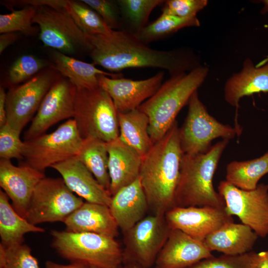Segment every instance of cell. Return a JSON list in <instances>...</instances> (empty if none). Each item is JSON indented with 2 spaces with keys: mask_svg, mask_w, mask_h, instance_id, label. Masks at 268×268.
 <instances>
[{
  "mask_svg": "<svg viewBox=\"0 0 268 268\" xmlns=\"http://www.w3.org/2000/svg\"><path fill=\"white\" fill-rule=\"evenodd\" d=\"M85 34L90 45L89 54L93 64L110 71L152 67L165 69L173 76L197 67L190 54L150 48L128 30H113L107 34Z\"/></svg>",
  "mask_w": 268,
  "mask_h": 268,
  "instance_id": "cell-1",
  "label": "cell"
},
{
  "mask_svg": "<svg viewBox=\"0 0 268 268\" xmlns=\"http://www.w3.org/2000/svg\"><path fill=\"white\" fill-rule=\"evenodd\" d=\"M176 121L142 157L139 178L152 214L164 215L175 207L184 153Z\"/></svg>",
  "mask_w": 268,
  "mask_h": 268,
  "instance_id": "cell-2",
  "label": "cell"
},
{
  "mask_svg": "<svg viewBox=\"0 0 268 268\" xmlns=\"http://www.w3.org/2000/svg\"><path fill=\"white\" fill-rule=\"evenodd\" d=\"M208 72L207 67L198 66L188 73L171 76L138 108L148 118V133L153 144L168 131L180 110L203 82Z\"/></svg>",
  "mask_w": 268,
  "mask_h": 268,
  "instance_id": "cell-3",
  "label": "cell"
},
{
  "mask_svg": "<svg viewBox=\"0 0 268 268\" xmlns=\"http://www.w3.org/2000/svg\"><path fill=\"white\" fill-rule=\"evenodd\" d=\"M229 140L222 139L205 153L184 154L175 197V206H225L213 185V178Z\"/></svg>",
  "mask_w": 268,
  "mask_h": 268,
  "instance_id": "cell-4",
  "label": "cell"
},
{
  "mask_svg": "<svg viewBox=\"0 0 268 268\" xmlns=\"http://www.w3.org/2000/svg\"><path fill=\"white\" fill-rule=\"evenodd\" d=\"M51 234L53 247L70 263L98 268H117L123 264V250L115 238L66 230H53Z\"/></svg>",
  "mask_w": 268,
  "mask_h": 268,
  "instance_id": "cell-5",
  "label": "cell"
},
{
  "mask_svg": "<svg viewBox=\"0 0 268 268\" xmlns=\"http://www.w3.org/2000/svg\"><path fill=\"white\" fill-rule=\"evenodd\" d=\"M117 115L111 98L100 86L77 88L73 119L83 139L95 137L109 142L117 138Z\"/></svg>",
  "mask_w": 268,
  "mask_h": 268,
  "instance_id": "cell-6",
  "label": "cell"
},
{
  "mask_svg": "<svg viewBox=\"0 0 268 268\" xmlns=\"http://www.w3.org/2000/svg\"><path fill=\"white\" fill-rule=\"evenodd\" d=\"M83 142L74 120L70 119L50 134L24 141L22 157L25 164L44 173L48 167L77 157Z\"/></svg>",
  "mask_w": 268,
  "mask_h": 268,
  "instance_id": "cell-7",
  "label": "cell"
},
{
  "mask_svg": "<svg viewBox=\"0 0 268 268\" xmlns=\"http://www.w3.org/2000/svg\"><path fill=\"white\" fill-rule=\"evenodd\" d=\"M188 111L180 128V142L184 154L204 153L212 146L213 140L221 137L231 139L242 132L241 128L223 124L208 112L199 97L198 90L188 102Z\"/></svg>",
  "mask_w": 268,
  "mask_h": 268,
  "instance_id": "cell-8",
  "label": "cell"
},
{
  "mask_svg": "<svg viewBox=\"0 0 268 268\" xmlns=\"http://www.w3.org/2000/svg\"><path fill=\"white\" fill-rule=\"evenodd\" d=\"M33 23L38 26L39 38L45 46L71 57L83 52L89 54L91 47L86 34L65 8L37 7Z\"/></svg>",
  "mask_w": 268,
  "mask_h": 268,
  "instance_id": "cell-9",
  "label": "cell"
},
{
  "mask_svg": "<svg viewBox=\"0 0 268 268\" xmlns=\"http://www.w3.org/2000/svg\"><path fill=\"white\" fill-rule=\"evenodd\" d=\"M164 215H147L124 234L123 264L154 266L171 230Z\"/></svg>",
  "mask_w": 268,
  "mask_h": 268,
  "instance_id": "cell-10",
  "label": "cell"
},
{
  "mask_svg": "<svg viewBox=\"0 0 268 268\" xmlns=\"http://www.w3.org/2000/svg\"><path fill=\"white\" fill-rule=\"evenodd\" d=\"M84 202L67 187L62 178L45 177L36 186L25 219L36 225L63 222Z\"/></svg>",
  "mask_w": 268,
  "mask_h": 268,
  "instance_id": "cell-11",
  "label": "cell"
},
{
  "mask_svg": "<svg viewBox=\"0 0 268 268\" xmlns=\"http://www.w3.org/2000/svg\"><path fill=\"white\" fill-rule=\"evenodd\" d=\"M60 75L51 66L23 84L10 88L6 93V124L21 133L32 120L45 96Z\"/></svg>",
  "mask_w": 268,
  "mask_h": 268,
  "instance_id": "cell-12",
  "label": "cell"
},
{
  "mask_svg": "<svg viewBox=\"0 0 268 268\" xmlns=\"http://www.w3.org/2000/svg\"><path fill=\"white\" fill-rule=\"evenodd\" d=\"M218 192L230 215L237 216L259 237L268 235V184L261 183L255 189L245 190L225 180L219 183Z\"/></svg>",
  "mask_w": 268,
  "mask_h": 268,
  "instance_id": "cell-13",
  "label": "cell"
},
{
  "mask_svg": "<svg viewBox=\"0 0 268 268\" xmlns=\"http://www.w3.org/2000/svg\"><path fill=\"white\" fill-rule=\"evenodd\" d=\"M76 87L61 75L43 98L24 135V141L41 134L59 122L73 117Z\"/></svg>",
  "mask_w": 268,
  "mask_h": 268,
  "instance_id": "cell-14",
  "label": "cell"
},
{
  "mask_svg": "<svg viewBox=\"0 0 268 268\" xmlns=\"http://www.w3.org/2000/svg\"><path fill=\"white\" fill-rule=\"evenodd\" d=\"M164 216L171 229L180 230L201 242L225 223L234 221L225 206H175Z\"/></svg>",
  "mask_w": 268,
  "mask_h": 268,
  "instance_id": "cell-15",
  "label": "cell"
},
{
  "mask_svg": "<svg viewBox=\"0 0 268 268\" xmlns=\"http://www.w3.org/2000/svg\"><path fill=\"white\" fill-rule=\"evenodd\" d=\"M164 73L160 71L143 80L123 77L98 76L99 86L109 95L118 113H126L137 109L153 95L162 84Z\"/></svg>",
  "mask_w": 268,
  "mask_h": 268,
  "instance_id": "cell-16",
  "label": "cell"
},
{
  "mask_svg": "<svg viewBox=\"0 0 268 268\" xmlns=\"http://www.w3.org/2000/svg\"><path fill=\"white\" fill-rule=\"evenodd\" d=\"M45 177L43 172L26 164L16 166L10 160L0 159V186L15 210L25 218L34 190Z\"/></svg>",
  "mask_w": 268,
  "mask_h": 268,
  "instance_id": "cell-17",
  "label": "cell"
},
{
  "mask_svg": "<svg viewBox=\"0 0 268 268\" xmlns=\"http://www.w3.org/2000/svg\"><path fill=\"white\" fill-rule=\"evenodd\" d=\"M213 256L203 242L182 231L171 229L159 252L154 268H186Z\"/></svg>",
  "mask_w": 268,
  "mask_h": 268,
  "instance_id": "cell-18",
  "label": "cell"
},
{
  "mask_svg": "<svg viewBox=\"0 0 268 268\" xmlns=\"http://www.w3.org/2000/svg\"><path fill=\"white\" fill-rule=\"evenodd\" d=\"M67 187L86 201L109 206L112 196L91 172L75 157L53 165Z\"/></svg>",
  "mask_w": 268,
  "mask_h": 268,
  "instance_id": "cell-19",
  "label": "cell"
},
{
  "mask_svg": "<svg viewBox=\"0 0 268 268\" xmlns=\"http://www.w3.org/2000/svg\"><path fill=\"white\" fill-rule=\"evenodd\" d=\"M108 153L110 178L109 193L112 197L120 189L139 177L142 156L119 137L106 143Z\"/></svg>",
  "mask_w": 268,
  "mask_h": 268,
  "instance_id": "cell-20",
  "label": "cell"
},
{
  "mask_svg": "<svg viewBox=\"0 0 268 268\" xmlns=\"http://www.w3.org/2000/svg\"><path fill=\"white\" fill-rule=\"evenodd\" d=\"M109 207L123 233L145 217L149 206L139 177L115 194Z\"/></svg>",
  "mask_w": 268,
  "mask_h": 268,
  "instance_id": "cell-21",
  "label": "cell"
},
{
  "mask_svg": "<svg viewBox=\"0 0 268 268\" xmlns=\"http://www.w3.org/2000/svg\"><path fill=\"white\" fill-rule=\"evenodd\" d=\"M66 230L91 232L116 238L119 228L109 207L101 204L84 202L64 222Z\"/></svg>",
  "mask_w": 268,
  "mask_h": 268,
  "instance_id": "cell-22",
  "label": "cell"
},
{
  "mask_svg": "<svg viewBox=\"0 0 268 268\" xmlns=\"http://www.w3.org/2000/svg\"><path fill=\"white\" fill-rule=\"evenodd\" d=\"M261 92L268 93V62L256 66L249 58L243 62L241 71L227 80L224 88L225 101L236 109L241 98Z\"/></svg>",
  "mask_w": 268,
  "mask_h": 268,
  "instance_id": "cell-23",
  "label": "cell"
},
{
  "mask_svg": "<svg viewBox=\"0 0 268 268\" xmlns=\"http://www.w3.org/2000/svg\"><path fill=\"white\" fill-rule=\"evenodd\" d=\"M259 236L248 226L235 223H225L208 235L203 243L212 251L224 255H241L252 251Z\"/></svg>",
  "mask_w": 268,
  "mask_h": 268,
  "instance_id": "cell-24",
  "label": "cell"
},
{
  "mask_svg": "<svg viewBox=\"0 0 268 268\" xmlns=\"http://www.w3.org/2000/svg\"><path fill=\"white\" fill-rule=\"evenodd\" d=\"M51 59L53 63L52 66L77 88L92 89L99 87L98 76L100 74L112 78L122 76L101 70L93 64L83 62L55 50L52 51Z\"/></svg>",
  "mask_w": 268,
  "mask_h": 268,
  "instance_id": "cell-25",
  "label": "cell"
},
{
  "mask_svg": "<svg viewBox=\"0 0 268 268\" xmlns=\"http://www.w3.org/2000/svg\"><path fill=\"white\" fill-rule=\"evenodd\" d=\"M117 117L119 138L142 157L145 155L153 144L148 133L147 116L137 108L126 113H118Z\"/></svg>",
  "mask_w": 268,
  "mask_h": 268,
  "instance_id": "cell-26",
  "label": "cell"
},
{
  "mask_svg": "<svg viewBox=\"0 0 268 268\" xmlns=\"http://www.w3.org/2000/svg\"><path fill=\"white\" fill-rule=\"evenodd\" d=\"M45 229L30 223L20 215L9 202V198L0 191V237L5 246L22 244L24 235L29 232H43Z\"/></svg>",
  "mask_w": 268,
  "mask_h": 268,
  "instance_id": "cell-27",
  "label": "cell"
},
{
  "mask_svg": "<svg viewBox=\"0 0 268 268\" xmlns=\"http://www.w3.org/2000/svg\"><path fill=\"white\" fill-rule=\"evenodd\" d=\"M268 173V151L255 159L230 162L226 167L225 180L239 189L252 190Z\"/></svg>",
  "mask_w": 268,
  "mask_h": 268,
  "instance_id": "cell-28",
  "label": "cell"
},
{
  "mask_svg": "<svg viewBox=\"0 0 268 268\" xmlns=\"http://www.w3.org/2000/svg\"><path fill=\"white\" fill-rule=\"evenodd\" d=\"M105 141L95 137L83 139L77 157L91 172L97 181L109 192L108 153Z\"/></svg>",
  "mask_w": 268,
  "mask_h": 268,
  "instance_id": "cell-29",
  "label": "cell"
},
{
  "mask_svg": "<svg viewBox=\"0 0 268 268\" xmlns=\"http://www.w3.org/2000/svg\"><path fill=\"white\" fill-rule=\"evenodd\" d=\"M200 22L197 16L179 17L161 14L155 20L147 25L135 36L144 44L157 40L187 27H198Z\"/></svg>",
  "mask_w": 268,
  "mask_h": 268,
  "instance_id": "cell-30",
  "label": "cell"
},
{
  "mask_svg": "<svg viewBox=\"0 0 268 268\" xmlns=\"http://www.w3.org/2000/svg\"><path fill=\"white\" fill-rule=\"evenodd\" d=\"M65 8L85 34H107L113 30L95 10L82 0H67Z\"/></svg>",
  "mask_w": 268,
  "mask_h": 268,
  "instance_id": "cell-31",
  "label": "cell"
},
{
  "mask_svg": "<svg viewBox=\"0 0 268 268\" xmlns=\"http://www.w3.org/2000/svg\"><path fill=\"white\" fill-rule=\"evenodd\" d=\"M163 0H119L116 2L130 27L135 34L145 27L152 11L164 4Z\"/></svg>",
  "mask_w": 268,
  "mask_h": 268,
  "instance_id": "cell-32",
  "label": "cell"
},
{
  "mask_svg": "<svg viewBox=\"0 0 268 268\" xmlns=\"http://www.w3.org/2000/svg\"><path fill=\"white\" fill-rule=\"evenodd\" d=\"M36 12V7L26 6L7 14H1L0 33L18 32L26 36H35L39 33V28L33 25Z\"/></svg>",
  "mask_w": 268,
  "mask_h": 268,
  "instance_id": "cell-33",
  "label": "cell"
},
{
  "mask_svg": "<svg viewBox=\"0 0 268 268\" xmlns=\"http://www.w3.org/2000/svg\"><path fill=\"white\" fill-rule=\"evenodd\" d=\"M48 67V63L43 60L31 55H23L9 67L8 79L14 85L25 82Z\"/></svg>",
  "mask_w": 268,
  "mask_h": 268,
  "instance_id": "cell-34",
  "label": "cell"
},
{
  "mask_svg": "<svg viewBox=\"0 0 268 268\" xmlns=\"http://www.w3.org/2000/svg\"><path fill=\"white\" fill-rule=\"evenodd\" d=\"M20 133L6 123L0 127V159L10 160L23 158L24 141L20 138Z\"/></svg>",
  "mask_w": 268,
  "mask_h": 268,
  "instance_id": "cell-35",
  "label": "cell"
},
{
  "mask_svg": "<svg viewBox=\"0 0 268 268\" xmlns=\"http://www.w3.org/2000/svg\"><path fill=\"white\" fill-rule=\"evenodd\" d=\"M252 253V251L241 255L213 256L186 268H250Z\"/></svg>",
  "mask_w": 268,
  "mask_h": 268,
  "instance_id": "cell-36",
  "label": "cell"
},
{
  "mask_svg": "<svg viewBox=\"0 0 268 268\" xmlns=\"http://www.w3.org/2000/svg\"><path fill=\"white\" fill-rule=\"evenodd\" d=\"M5 247L7 261L4 268H40L38 260L27 245L22 243Z\"/></svg>",
  "mask_w": 268,
  "mask_h": 268,
  "instance_id": "cell-37",
  "label": "cell"
},
{
  "mask_svg": "<svg viewBox=\"0 0 268 268\" xmlns=\"http://www.w3.org/2000/svg\"><path fill=\"white\" fill-rule=\"evenodd\" d=\"M207 0H165L162 14L179 17L197 16V14L207 4Z\"/></svg>",
  "mask_w": 268,
  "mask_h": 268,
  "instance_id": "cell-38",
  "label": "cell"
},
{
  "mask_svg": "<svg viewBox=\"0 0 268 268\" xmlns=\"http://www.w3.org/2000/svg\"><path fill=\"white\" fill-rule=\"evenodd\" d=\"M95 10L111 29L118 28L120 23L119 7L116 2L108 0H82Z\"/></svg>",
  "mask_w": 268,
  "mask_h": 268,
  "instance_id": "cell-39",
  "label": "cell"
},
{
  "mask_svg": "<svg viewBox=\"0 0 268 268\" xmlns=\"http://www.w3.org/2000/svg\"><path fill=\"white\" fill-rule=\"evenodd\" d=\"M67 0H8L2 2L1 3L9 8L16 6H31L36 8L43 6H47L55 8H65Z\"/></svg>",
  "mask_w": 268,
  "mask_h": 268,
  "instance_id": "cell-40",
  "label": "cell"
},
{
  "mask_svg": "<svg viewBox=\"0 0 268 268\" xmlns=\"http://www.w3.org/2000/svg\"><path fill=\"white\" fill-rule=\"evenodd\" d=\"M250 268H268V250L259 253L252 251Z\"/></svg>",
  "mask_w": 268,
  "mask_h": 268,
  "instance_id": "cell-41",
  "label": "cell"
},
{
  "mask_svg": "<svg viewBox=\"0 0 268 268\" xmlns=\"http://www.w3.org/2000/svg\"><path fill=\"white\" fill-rule=\"evenodd\" d=\"M18 38L17 32H6L0 35V54H1L9 46L13 43Z\"/></svg>",
  "mask_w": 268,
  "mask_h": 268,
  "instance_id": "cell-42",
  "label": "cell"
},
{
  "mask_svg": "<svg viewBox=\"0 0 268 268\" xmlns=\"http://www.w3.org/2000/svg\"><path fill=\"white\" fill-rule=\"evenodd\" d=\"M6 93L2 87L0 88V127L6 123Z\"/></svg>",
  "mask_w": 268,
  "mask_h": 268,
  "instance_id": "cell-43",
  "label": "cell"
},
{
  "mask_svg": "<svg viewBox=\"0 0 268 268\" xmlns=\"http://www.w3.org/2000/svg\"><path fill=\"white\" fill-rule=\"evenodd\" d=\"M45 268H90V267L80 263H71L68 265H61L51 261H47L45 263Z\"/></svg>",
  "mask_w": 268,
  "mask_h": 268,
  "instance_id": "cell-44",
  "label": "cell"
},
{
  "mask_svg": "<svg viewBox=\"0 0 268 268\" xmlns=\"http://www.w3.org/2000/svg\"><path fill=\"white\" fill-rule=\"evenodd\" d=\"M7 261V250L6 247L0 243V268H4Z\"/></svg>",
  "mask_w": 268,
  "mask_h": 268,
  "instance_id": "cell-45",
  "label": "cell"
},
{
  "mask_svg": "<svg viewBox=\"0 0 268 268\" xmlns=\"http://www.w3.org/2000/svg\"><path fill=\"white\" fill-rule=\"evenodd\" d=\"M261 1L264 4V6L261 9V13L264 14L268 13V0H263Z\"/></svg>",
  "mask_w": 268,
  "mask_h": 268,
  "instance_id": "cell-46",
  "label": "cell"
},
{
  "mask_svg": "<svg viewBox=\"0 0 268 268\" xmlns=\"http://www.w3.org/2000/svg\"><path fill=\"white\" fill-rule=\"evenodd\" d=\"M117 268H142L136 265L130 264H122Z\"/></svg>",
  "mask_w": 268,
  "mask_h": 268,
  "instance_id": "cell-47",
  "label": "cell"
},
{
  "mask_svg": "<svg viewBox=\"0 0 268 268\" xmlns=\"http://www.w3.org/2000/svg\"><path fill=\"white\" fill-rule=\"evenodd\" d=\"M90 268H95V267H90Z\"/></svg>",
  "mask_w": 268,
  "mask_h": 268,
  "instance_id": "cell-48",
  "label": "cell"
}]
</instances>
